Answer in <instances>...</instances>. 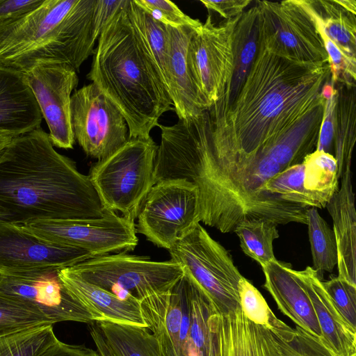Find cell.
<instances>
[{
    "mask_svg": "<svg viewBox=\"0 0 356 356\" xmlns=\"http://www.w3.org/2000/svg\"><path fill=\"white\" fill-rule=\"evenodd\" d=\"M158 127L154 184L177 179L193 184L200 222L224 234L250 220L307 225L309 207L264 190L265 182L282 170L280 166L260 151L247 154L238 149L225 131L212 125L209 110Z\"/></svg>",
    "mask_w": 356,
    "mask_h": 356,
    "instance_id": "cell-1",
    "label": "cell"
},
{
    "mask_svg": "<svg viewBox=\"0 0 356 356\" xmlns=\"http://www.w3.org/2000/svg\"><path fill=\"white\" fill-rule=\"evenodd\" d=\"M3 220L99 219L105 209L88 175L57 152L42 128L18 136L0 154Z\"/></svg>",
    "mask_w": 356,
    "mask_h": 356,
    "instance_id": "cell-2",
    "label": "cell"
},
{
    "mask_svg": "<svg viewBox=\"0 0 356 356\" xmlns=\"http://www.w3.org/2000/svg\"><path fill=\"white\" fill-rule=\"evenodd\" d=\"M330 77L329 63H297L268 51L259 41L249 73L225 115H209L238 149L255 154L324 99L323 88Z\"/></svg>",
    "mask_w": 356,
    "mask_h": 356,
    "instance_id": "cell-3",
    "label": "cell"
},
{
    "mask_svg": "<svg viewBox=\"0 0 356 356\" xmlns=\"http://www.w3.org/2000/svg\"><path fill=\"white\" fill-rule=\"evenodd\" d=\"M127 3L102 31L87 78L122 113L129 138H148L172 102L130 22Z\"/></svg>",
    "mask_w": 356,
    "mask_h": 356,
    "instance_id": "cell-4",
    "label": "cell"
},
{
    "mask_svg": "<svg viewBox=\"0 0 356 356\" xmlns=\"http://www.w3.org/2000/svg\"><path fill=\"white\" fill-rule=\"evenodd\" d=\"M96 0H44L34 10L0 22V65L26 73L65 63L76 72L94 52Z\"/></svg>",
    "mask_w": 356,
    "mask_h": 356,
    "instance_id": "cell-5",
    "label": "cell"
},
{
    "mask_svg": "<svg viewBox=\"0 0 356 356\" xmlns=\"http://www.w3.org/2000/svg\"><path fill=\"white\" fill-rule=\"evenodd\" d=\"M158 145L148 138H129L114 153L95 163L88 177L104 209L134 221L154 185Z\"/></svg>",
    "mask_w": 356,
    "mask_h": 356,
    "instance_id": "cell-6",
    "label": "cell"
},
{
    "mask_svg": "<svg viewBox=\"0 0 356 356\" xmlns=\"http://www.w3.org/2000/svg\"><path fill=\"white\" fill-rule=\"evenodd\" d=\"M66 268L121 298L140 301L171 289L184 274L183 266L172 259L155 261L127 252L95 257Z\"/></svg>",
    "mask_w": 356,
    "mask_h": 356,
    "instance_id": "cell-7",
    "label": "cell"
},
{
    "mask_svg": "<svg viewBox=\"0 0 356 356\" xmlns=\"http://www.w3.org/2000/svg\"><path fill=\"white\" fill-rule=\"evenodd\" d=\"M257 3L259 41L268 51L300 64L329 63L316 19L305 0Z\"/></svg>",
    "mask_w": 356,
    "mask_h": 356,
    "instance_id": "cell-8",
    "label": "cell"
},
{
    "mask_svg": "<svg viewBox=\"0 0 356 356\" xmlns=\"http://www.w3.org/2000/svg\"><path fill=\"white\" fill-rule=\"evenodd\" d=\"M207 294L220 314L241 307L238 286L243 277L229 252L198 224L168 250Z\"/></svg>",
    "mask_w": 356,
    "mask_h": 356,
    "instance_id": "cell-9",
    "label": "cell"
},
{
    "mask_svg": "<svg viewBox=\"0 0 356 356\" xmlns=\"http://www.w3.org/2000/svg\"><path fill=\"white\" fill-rule=\"evenodd\" d=\"M137 218L136 232L169 250L200 222L197 189L184 179L159 181L147 193Z\"/></svg>",
    "mask_w": 356,
    "mask_h": 356,
    "instance_id": "cell-10",
    "label": "cell"
},
{
    "mask_svg": "<svg viewBox=\"0 0 356 356\" xmlns=\"http://www.w3.org/2000/svg\"><path fill=\"white\" fill-rule=\"evenodd\" d=\"M240 16L216 25L209 15L190 41L191 62L201 89L210 108L223 115L233 71V33Z\"/></svg>",
    "mask_w": 356,
    "mask_h": 356,
    "instance_id": "cell-11",
    "label": "cell"
},
{
    "mask_svg": "<svg viewBox=\"0 0 356 356\" xmlns=\"http://www.w3.org/2000/svg\"><path fill=\"white\" fill-rule=\"evenodd\" d=\"M71 124L74 139L84 152L102 160L129 139V128L117 107L94 83L71 96Z\"/></svg>",
    "mask_w": 356,
    "mask_h": 356,
    "instance_id": "cell-12",
    "label": "cell"
},
{
    "mask_svg": "<svg viewBox=\"0 0 356 356\" xmlns=\"http://www.w3.org/2000/svg\"><path fill=\"white\" fill-rule=\"evenodd\" d=\"M23 225L43 239L86 250L95 257L131 252L138 242L134 221L106 209L99 219L38 220Z\"/></svg>",
    "mask_w": 356,
    "mask_h": 356,
    "instance_id": "cell-13",
    "label": "cell"
},
{
    "mask_svg": "<svg viewBox=\"0 0 356 356\" xmlns=\"http://www.w3.org/2000/svg\"><path fill=\"white\" fill-rule=\"evenodd\" d=\"M58 270L46 268L0 275V294L31 305L53 324L95 322L92 312L67 291Z\"/></svg>",
    "mask_w": 356,
    "mask_h": 356,
    "instance_id": "cell-14",
    "label": "cell"
},
{
    "mask_svg": "<svg viewBox=\"0 0 356 356\" xmlns=\"http://www.w3.org/2000/svg\"><path fill=\"white\" fill-rule=\"evenodd\" d=\"M93 257L86 250L47 241L22 225L0 220V275L60 269Z\"/></svg>",
    "mask_w": 356,
    "mask_h": 356,
    "instance_id": "cell-15",
    "label": "cell"
},
{
    "mask_svg": "<svg viewBox=\"0 0 356 356\" xmlns=\"http://www.w3.org/2000/svg\"><path fill=\"white\" fill-rule=\"evenodd\" d=\"M49 129L53 146L72 149L75 139L71 124L72 92L79 78L76 70L65 63L35 66L24 73Z\"/></svg>",
    "mask_w": 356,
    "mask_h": 356,
    "instance_id": "cell-16",
    "label": "cell"
},
{
    "mask_svg": "<svg viewBox=\"0 0 356 356\" xmlns=\"http://www.w3.org/2000/svg\"><path fill=\"white\" fill-rule=\"evenodd\" d=\"M197 29L168 26L166 88L179 120L196 117L210 108L196 77L190 56V41Z\"/></svg>",
    "mask_w": 356,
    "mask_h": 356,
    "instance_id": "cell-17",
    "label": "cell"
},
{
    "mask_svg": "<svg viewBox=\"0 0 356 356\" xmlns=\"http://www.w3.org/2000/svg\"><path fill=\"white\" fill-rule=\"evenodd\" d=\"M264 287L275 300L278 309L297 326L321 339V332L298 270L291 264L275 259L262 268Z\"/></svg>",
    "mask_w": 356,
    "mask_h": 356,
    "instance_id": "cell-18",
    "label": "cell"
},
{
    "mask_svg": "<svg viewBox=\"0 0 356 356\" xmlns=\"http://www.w3.org/2000/svg\"><path fill=\"white\" fill-rule=\"evenodd\" d=\"M42 119L25 74L0 65V132L18 136L40 128Z\"/></svg>",
    "mask_w": 356,
    "mask_h": 356,
    "instance_id": "cell-19",
    "label": "cell"
},
{
    "mask_svg": "<svg viewBox=\"0 0 356 356\" xmlns=\"http://www.w3.org/2000/svg\"><path fill=\"white\" fill-rule=\"evenodd\" d=\"M58 274L69 293L92 312L96 321L147 327L140 301L136 298H121L83 280L70 273L66 268L58 269Z\"/></svg>",
    "mask_w": 356,
    "mask_h": 356,
    "instance_id": "cell-20",
    "label": "cell"
},
{
    "mask_svg": "<svg viewBox=\"0 0 356 356\" xmlns=\"http://www.w3.org/2000/svg\"><path fill=\"white\" fill-rule=\"evenodd\" d=\"M340 178V188L326 207L337 247L338 277L356 286V212L351 165L346 168Z\"/></svg>",
    "mask_w": 356,
    "mask_h": 356,
    "instance_id": "cell-21",
    "label": "cell"
},
{
    "mask_svg": "<svg viewBox=\"0 0 356 356\" xmlns=\"http://www.w3.org/2000/svg\"><path fill=\"white\" fill-rule=\"evenodd\" d=\"M312 304L321 332V340L335 356L356 355V331L340 315L312 267L298 270Z\"/></svg>",
    "mask_w": 356,
    "mask_h": 356,
    "instance_id": "cell-22",
    "label": "cell"
},
{
    "mask_svg": "<svg viewBox=\"0 0 356 356\" xmlns=\"http://www.w3.org/2000/svg\"><path fill=\"white\" fill-rule=\"evenodd\" d=\"M217 339L219 356H276L274 335L266 327L250 321L241 307L218 313Z\"/></svg>",
    "mask_w": 356,
    "mask_h": 356,
    "instance_id": "cell-23",
    "label": "cell"
},
{
    "mask_svg": "<svg viewBox=\"0 0 356 356\" xmlns=\"http://www.w3.org/2000/svg\"><path fill=\"white\" fill-rule=\"evenodd\" d=\"M324 104L325 99L268 140L259 151L275 161L282 170L301 163L316 149Z\"/></svg>",
    "mask_w": 356,
    "mask_h": 356,
    "instance_id": "cell-24",
    "label": "cell"
},
{
    "mask_svg": "<svg viewBox=\"0 0 356 356\" xmlns=\"http://www.w3.org/2000/svg\"><path fill=\"white\" fill-rule=\"evenodd\" d=\"M177 283L168 291L151 295L140 300L147 328L152 332L162 356H181L183 314Z\"/></svg>",
    "mask_w": 356,
    "mask_h": 356,
    "instance_id": "cell-25",
    "label": "cell"
},
{
    "mask_svg": "<svg viewBox=\"0 0 356 356\" xmlns=\"http://www.w3.org/2000/svg\"><path fill=\"white\" fill-rule=\"evenodd\" d=\"M190 294V325L181 356H219L217 339L218 312L213 302L183 266Z\"/></svg>",
    "mask_w": 356,
    "mask_h": 356,
    "instance_id": "cell-26",
    "label": "cell"
},
{
    "mask_svg": "<svg viewBox=\"0 0 356 356\" xmlns=\"http://www.w3.org/2000/svg\"><path fill=\"white\" fill-rule=\"evenodd\" d=\"M259 44V15L256 5L243 11L234 30L233 71L227 111L234 102L249 73L256 58Z\"/></svg>",
    "mask_w": 356,
    "mask_h": 356,
    "instance_id": "cell-27",
    "label": "cell"
},
{
    "mask_svg": "<svg viewBox=\"0 0 356 356\" xmlns=\"http://www.w3.org/2000/svg\"><path fill=\"white\" fill-rule=\"evenodd\" d=\"M319 33L346 53L356 56V17L336 0H305Z\"/></svg>",
    "mask_w": 356,
    "mask_h": 356,
    "instance_id": "cell-28",
    "label": "cell"
},
{
    "mask_svg": "<svg viewBox=\"0 0 356 356\" xmlns=\"http://www.w3.org/2000/svg\"><path fill=\"white\" fill-rule=\"evenodd\" d=\"M127 10L131 24L166 88L168 26L155 20L134 0H128Z\"/></svg>",
    "mask_w": 356,
    "mask_h": 356,
    "instance_id": "cell-29",
    "label": "cell"
},
{
    "mask_svg": "<svg viewBox=\"0 0 356 356\" xmlns=\"http://www.w3.org/2000/svg\"><path fill=\"white\" fill-rule=\"evenodd\" d=\"M115 356H162L159 344L147 328L138 325L95 321Z\"/></svg>",
    "mask_w": 356,
    "mask_h": 356,
    "instance_id": "cell-30",
    "label": "cell"
},
{
    "mask_svg": "<svg viewBox=\"0 0 356 356\" xmlns=\"http://www.w3.org/2000/svg\"><path fill=\"white\" fill-rule=\"evenodd\" d=\"M339 84V83H337ZM337 101L333 149L337 163L338 177L347 166L351 165L355 143V86L339 84Z\"/></svg>",
    "mask_w": 356,
    "mask_h": 356,
    "instance_id": "cell-31",
    "label": "cell"
},
{
    "mask_svg": "<svg viewBox=\"0 0 356 356\" xmlns=\"http://www.w3.org/2000/svg\"><path fill=\"white\" fill-rule=\"evenodd\" d=\"M302 163L305 188L316 197L322 209L326 207L339 189L337 163L334 155L315 150Z\"/></svg>",
    "mask_w": 356,
    "mask_h": 356,
    "instance_id": "cell-32",
    "label": "cell"
},
{
    "mask_svg": "<svg viewBox=\"0 0 356 356\" xmlns=\"http://www.w3.org/2000/svg\"><path fill=\"white\" fill-rule=\"evenodd\" d=\"M277 225L270 220H250L240 222L234 230L243 252L261 268L276 259L273 241L279 237Z\"/></svg>",
    "mask_w": 356,
    "mask_h": 356,
    "instance_id": "cell-33",
    "label": "cell"
},
{
    "mask_svg": "<svg viewBox=\"0 0 356 356\" xmlns=\"http://www.w3.org/2000/svg\"><path fill=\"white\" fill-rule=\"evenodd\" d=\"M307 218L312 268L323 280V273L332 272L337 265L338 252L334 234L316 208L307 209Z\"/></svg>",
    "mask_w": 356,
    "mask_h": 356,
    "instance_id": "cell-34",
    "label": "cell"
},
{
    "mask_svg": "<svg viewBox=\"0 0 356 356\" xmlns=\"http://www.w3.org/2000/svg\"><path fill=\"white\" fill-rule=\"evenodd\" d=\"M57 340L52 324L17 330L0 337V356H38Z\"/></svg>",
    "mask_w": 356,
    "mask_h": 356,
    "instance_id": "cell-35",
    "label": "cell"
},
{
    "mask_svg": "<svg viewBox=\"0 0 356 356\" xmlns=\"http://www.w3.org/2000/svg\"><path fill=\"white\" fill-rule=\"evenodd\" d=\"M302 163L289 167L265 182L264 190L282 200L307 207L322 209L316 197L304 187Z\"/></svg>",
    "mask_w": 356,
    "mask_h": 356,
    "instance_id": "cell-36",
    "label": "cell"
},
{
    "mask_svg": "<svg viewBox=\"0 0 356 356\" xmlns=\"http://www.w3.org/2000/svg\"><path fill=\"white\" fill-rule=\"evenodd\" d=\"M275 340L276 356H335L315 335L296 325L271 330Z\"/></svg>",
    "mask_w": 356,
    "mask_h": 356,
    "instance_id": "cell-37",
    "label": "cell"
},
{
    "mask_svg": "<svg viewBox=\"0 0 356 356\" xmlns=\"http://www.w3.org/2000/svg\"><path fill=\"white\" fill-rule=\"evenodd\" d=\"M46 324L54 325L31 305L0 294V337Z\"/></svg>",
    "mask_w": 356,
    "mask_h": 356,
    "instance_id": "cell-38",
    "label": "cell"
},
{
    "mask_svg": "<svg viewBox=\"0 0 356 356\" xmlns=\"http://www.w3.org/2000/svg\"><path fill=\"white\" fill-rule=\"evenodd\" d=\"M238 291L241 309L250 321L271 330L288 326L275 316L259 290L244 277L239 281Z\"/></svg>",
    "mask_w": 356,
    "mask_h": 356,
    "instance_id": "cell-39",
    "label": "cell"
},
{
    "mask_svg": "<svg viewBox=\"0 0 356 356\" xmlns=\"http://www.w3.org/2000/svg\"><path fill=\"white\" fill-rule=\"evenodd\" d=\"M155 20L172 28L199 29L202 23L184 13L173 2L168 0H134Z\"/></svg>",
    "mask_w": 356,
    "mask_h": 356,
    "instance_id": "cell-40",
    "label": "cell"
},
{
    "mask_svg": "<svg viewBox=\"0 0 356 356\" xmlns=\"http://www.w3.org/2000/svg\"><path fill=\"white\" fill-rule=\"evenodd\" d=\"M322 284L340 315L356 331V286L339 277Z\"/></svg>",
    "mask_w": 356,
    "mask_h": 356,
    "instance_id": "cell-41",
    "label": "cell"
},
{
    "mask_svg": "<svg viewBox=\"0 0 356 356\" xmlns=\"http://www.w3.org/2000/svg\"><path fill=\"white\" fill-rule=\"evenodd\" d=\"M322 93L325 99V104L316 150L331 154L334 135L337 88L334 83L330 80L323 86Z\"/></svg>",
    "mask_w": 356,
    "mask_h": 356,
    "instance_id": "cell-42",
    "label": "cell"
},
{
    "mask_svg": "<svg viewBox=\"0 0 356 356\" xmlns=\"http://www.w3.org/2000/svg\"><path fill=\"white\" fill-rule=\"evenodd\" d=\"M127 0H96L92 16V35L97 41L105 26L124 6Z\"/></svg>",
    "mask_w": 356,
    "mask_h": 356,
    "instance_id": "cell-43",
    "label": "cell"
},
{
    "mask_svg": "<svg viewBox=\"0 0 356 356\" xmlns=\"http://www.w3.org/2000/svg\"><path fill=\"white\" fill-rule=\"evenodd\" d=\"M44 0H0V22L19 18L40 6Z\"/></svg>",
    "mask_w": 356,
    "mask_h": 356,
    "instance_id": "cell-44",
    "label": "cell"
},
{
    "mask_svg": "<svg viewBox=\"0 0 356 356\" xmlns=\"http://www.w3.org/2000/svg\"><path fill=\"white\" fill-rule=\"evenodd\" d=\"M201 3L209 10L218 13L226 20L240 16L250 3V0H202Z\"/></svg>",
    "mask_w": 356,
    "mask_h": 356,
    "instance_id": "cell-45",
    "label": "cell"
},
{
    "mask_svg": "<svg viewBox=\"0 0 356 356\" xmlns=\"http://www.w3.org/2000/svg\"><path fill=\"white\" fill-rule=\"evenodd\" d=\"M38 356H101L95 351L82 345H71L57 340Z\"/></svg>",
    "mask_w": 356,
    "mask_h": 356,
    "instance_id": "cell-46",
    "label": "cell"
},
{
    "mask_svg": "<svg viewBox=\"0 0 356 356\" xmlns=\"http://www.w3.org/2000/svg\"><path fill=\"white\" fill-rule=\"evenodd\" d=\"M15 137L17 136L8 133L0 132V154L3 152L6 147Z\"/></svg>",
    "mask_w": 356,
    "mask_h": 356,
    "instance_id": "cell-47",
    "label": "cell"
},
{
    "mask_svg": "<svg viewBox=\"0 0 356 356\" xmlns=\"http://www.w3.org/2000/svg\"><path fill=\"white\" fill-rule=\"evenodd\" d=\"M343 8L356 15V1L355 0H336Z\"/></svg>",
    "mask_w": 356,
    "mask_h": 356,
    "instance_id": "cell-48",
    "label": "cell"
},
{
    "mask_svg": "<svg viewBox=\"0 0 356 356\" xmlns=\"http://www.w3.org/2000/svg\"><path fill=\"white\" fill-rule=\"evenodd\" d=\"M101 356H115L108 349H105L101 353Z\"/></svg>",
    "mask_w": 356,
    "mask_h": 356,
    "instance_id": "cell-49",
    "label": "cell"
},
{
    "mask_svg": "<svg viewBox=\"0 0 356 356\" xmlns=\"http://www.w3.org/2000/svg\"><path fill=\"white\" fill-rule=\"evenodd\" d=\"M6 216V212L0 208V220H3Z\"/></svg>",
    "mask_w": 356,
    "mask_h": 356,
    "instance_id": "cell-50",
    "label": "cell"
},
{
    "mask_svg": "<svg viewBox=\"0 0 356 356\" xmlns=\"http://www.w3.org/2000/svg\"><path fill=\"white\" fill-rule=\"evenodd\" d=\"M356 356V355H355Z\"/></svg>",
    "mask_w": 356,
    "mask_h": 356,
    "instance_id": "cell-51",
    "label": "cell"
}]
</instances>
